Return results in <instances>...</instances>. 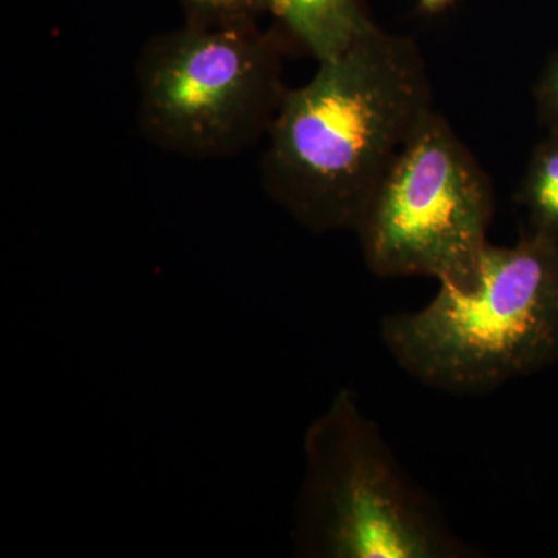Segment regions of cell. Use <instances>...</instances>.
<instances>
[{
    "instance_id": "6da1fadb",
    "label": "cell",
    "mask_w": 558,
    "mask_h": 558,
    "mask_svg": "<svg viewBox=\"0 0 558 558\" xmlns=\"http://www.w3.org/2000/svg\"><path fill=\"white\" fill-rule=\"evenodd\" d=\"M435 112L416 44L374 25L288 89L267 132L264 190L312 233L354 230L400 153Z\"/></svg>"
},
{
    "instance_id": "7a4b0ae2",
    "label": "cell",
    "mask_w": 558,
    "mask_h": 558,
    "mask_svg": "<svg viewBox=\"0 0 558 558\" xmlns=\"http://www.w3.org/2000/svg\"><path fill=\"white\" fill-rule=\"evenodd\" d=\"M380 337L414 380L454 396L545 369L558 360V240L488 244L473 288L439 286L421 310L381 319Z\"/></svg>"
},
{
    "instance_id": "3957f363",
    "label": "cell",
    "mask_w": 558,
    "mask_h": 558,
    "mask_svg": "<svg viewBox=\"0 0 558 558\" xmlns=\"http://www.w3.org/2000/svg\"><path fill=\"white\" fill-rule=\"evenodd\" d=\"M295 546L312 558H468L438 502L411 478L379 425L341 389L307 428Z\"/></svg>"
},
{
    "instance_id": "277c9868",
    "label": "cell",
    "mask_w": 558,
    "mask_h": 558,
    "mask_svg": "<svg viewBox=\"0 0 558 558\" xmlns=\"http://www.w3.org/2000/svg\"><path fill=\"white\" fill-rule=\"evenodd\" d=\"M138 126L157 148L222 159L267 137L288 87L279 44L255 24H189L143 50Z\"/></svg>"
},
{
    "instance_id": "5b68a950",
    "label": "cell",
    "mask_w": 558,
    "mask_h": 558,
    "mask_svg": "<svg viewBox=\"0 0 558 558\" xmlns=\"http://www.w3.org/2000/svg\"><path fill=\"white\" fill-rule=\"evenodd\" d=\"M494 211L490 178L435 110L400 153L352 231L376 277H425L469 290L490 244Z\"/></svg>"
},
{
    "instance_id": "8992f818",
    "label": "cell",
    "mask_w": 558,
    "mask_h": 558,
    "mask_svg": "<svg viewBox=\"0 0 558 558\" xmlns=\"http://www.w3.org/2000/svg\"><path fill=\"white\" fill-rule=\"evenodd\" d=\"M318 62L347 50L374 27L357 0H258Z\"/></svg>"
},
{
    "instance_id": "52a82bcc",
    "label": "cell",
    "mask_w": 558,
    "mask_h": 558,
    "mask_svg": "<svg viewBox=\"0 0 558 558\" xmlns=\"http://www.w3.org/2000/svg\"><path fill=\"white\" fill-rule=\"evenodd\" d=\"M529 231L558 240V131L535 146L519 191Z\"/></svg>"
},
{
    "instance_id": "ba28073f",
    "label": "cell",
    "mask_w": 558,
    "mask_h": 558,
    "mask_svg": "<svg viewBox=\"0 0 558 558\" xmlns=\"http://www.w3.org/2000/svg\"><path fill=\"white\" fill-rule=\"evenodd\" d=\"M190 10V24L204 27L255 24L258 0H183Z\"/></svg>"
},
{
    "instance_id": "9c48e42d",
    "label": "cell",
    "mask_w": 558,
    "mask_h": 558,
    "mask_svg": "<svg viewBox=\"0 0 558 558\" xmlns=\"http://www.w3.org/2000/svg\"><path fill=\"white\" fill-rule=\"evenodd\" d=\"M539 119L549 131H558V53L550 58L535 87Z\"/></svg>"
},
{
    "instance_id": "30bf717a",
    "label": "cell",
    "mask_w": 558,
    "mask_h": 558,
    "mask_svg": "<svg viewBox=\"0 0 558 558\" xmlns=\"http://www.w3.org/2000/svg\"><path fill=\"white\" fill-rule=\"evenodd\" d=\"M418 2H421V5L424 7L425 10L438 11L446 9L453 0H418Z\"/></svg>"
}]
</instances>
